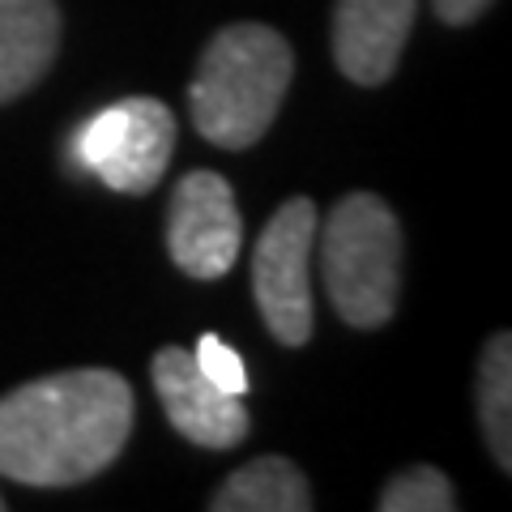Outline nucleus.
<instances>
[{
    "label": "nucleus",
    "mask_w": 512,
    "mask_h": 512,
    "mask_svg": "<svg viewBox=\"0 0 512 512\" xmlns=\"http://www.w3.org/2000/svg\"><path fill=\"white\" fill-rule=\"evenodd\" d=\"M133 389L120 372L77 367L0 397V474L22 487H77L120 457Z\"/></svg>",
    "instance_id": "1"
},
{
    "label": "nucleus",
    "mask_w": 512,
    "mask_h": 512,
    "mask_svg": "<svg viewBox=\"0 0 512 512\" xmlns=\"http://www.w3.org/2000/svg\"><path fill=\"white\" fill-rule=\"evenodd\" d=\"M295 52L274 26L235 22L222 26L205 47L188 86L192 124L222 150L256 146L291 90Z\"/></svg>",
    "instance_id": "2"
},
{
    "label": "nucleus",
    "mask_w": 512,
    "mask_h": 512,
    "mask_svg": "<svg viewBox=\"0 0 512 512\" xmlns=\"http://www.w3.org/2000/svg\"><path fill=\"white\" fill-rule=\"evenodd\" d=\"M325 291L346 325L380 329L397 312L402 286V227L376 192H350L316 231Z\"/></svg>",
    "instance_id": "3"
},
{
    "label": "nucleus",
    "mask_w": 512,
    "mask_h": 512,
    "mask_svg": "<svg viewBox=\"0 0 512 512\" xmlns=\"http://www.w3.org/2000/svg\"><path fill=\"white\" fill-rule=\"evenodd\" d=\"M320 214L308 197H291L265 222L252 248V291L269 333L282 346L312 338V252Z\"/></svg>",
    "instance_id": "4"
},
{
    "label": "nucleus",
    "mask_w": 512,
    "mask_h": 512,
    "mask_svg": "<svg viewBox=\"0 0 512 512\" xmlns=\"http://www.w3.org/2000/svg\"><path fill=\"white\" fill-rule=\"evenodd\" d=\"M175 116L158 99H120L90 116L73 137V154L116 192H150L171 163Z\"/></svg>",
    "instance_id": "5"
},
{
    "label": "nucleus",
    "mask_w": 512,
    "mask_h": 512,
    "mask_svg": "<svg viewBox=\"0 0 512 512\" xmlns=\"http://www.w3.org/2000/svg\"><path fill=\"white\" fill-rule=\"evenodd\" d=\"M167 248L171 261L197 282H214L231 274L244 248V218H239L231 184L214 171H188L175 184L167 214Z\"/></svg>",
    "instance_id": "6"
},
{
    "label": "nucleus",
    "mask_w": 512,
    "mask_h": 512,
    "mask_svg": "<svg viewBox=\"0 0 512 512\" xmlns=\"http://www.w3.org/2000/svg\"><path fill=\"white\" fill-rule=\"evenodd\" d=\"M150 380H154V393L163 402L171 427L184 440L201 448H235L248 440L252 414L244 406V397H231L214 380H205V372L188 350L180 346L158 350L150 363Z\"/></svg>",
    "instance_id": "7"
},
{
    "label": "nucleus",
    "mask_w": 512,
    "mask_h": 512,
    "mask_svg": "<svg viewBox=\"0 0 512 512\" xmlns=\"http://www.w3.org/2000/svg\"><path fill=\"white\" fill-rule=\"evenodd\" d=\"M419 0H338L333 60L355 86H384L402 64Z\"/></svg>",
    "instance_id": "8"
},
{
    "label": "nucleus",
    "mask_w": 512,
    "mask_h": 512,
    "mask_svg": "<svg viewBox=\"0 0 512 512\" xmlns=\"http://www.w3.org/2000/svg\"><path fill=\"white\" fill-rule=\"evenodd\" d=\"M60 47L56 0H0V103L18 99L52 69Z\"/></svg>",
    "instance_id": "9"
},
{
    "label": "nucleus",
    "mask_w": 512,
    "mask_h": 512,
    "mask_svg": "<svg viewBox=\"0 0 512 512\" xmlns=\"http://www.w3.org/2000/svg\"><path fill=\"white\" fill-rule=\"evenodd\" d=\"M214 512H308L312 487L286 457H256L210 495Z\"/></svg>",
    "instance_id": "10"
},
{
    "label": "nucleus",
    "mask_w": 512,
    "mask_h": 512,
    "mask_svg": "<svg viewBox=\"0 0 512 512\" xmlns=\"http://www.w3.org/2000/svg\"><path fill=\"white\" fill-rule=\"evenodd\" d=\"M478 414H483L487 448L504 474L512 470V338L495 333L478 367Z\"/></svg>",
    "instance_id": "11"
},
{
    "label": "nucleus",
    "mask_w": 512,
    "mask_h": 512,
    "mask_svg": "<svg viewBox=\"0 0 512 512\" xmlns=\"http://www.w3.org/2000/svg\"><path fill=\"white\" fill-rule=\"evenodd\" d=\"M457 491L436 466H410L380 491V512H453Z\"/></svg>",
    "instance_id": "12"
},
{
    "label": "nucleus",
    "mask_w": 512,
    "mask_h": 512,
    "mask_svg": "<svg viewBox=\"0 0 512 512\" xmlns=\"http://www.w3.org/2000/svg\"><path fill=\"white\" fill-rule=\"evenodd\" d=\"M192 359H197V367L205 372V380H214L222 393H231V397H244V393H248L244 359H239L235 350L218 338V333H205V338L197 342V350H192Z\"/></svg>",
    "instance_id": "13"
},
{
    "label": "nucleus",
    "mask_w": 512,
    "mask_h": 512,
    "mask_svg": "<svg viewBox=\"0 0 512 512\" xmlns=\"http://www.w3.org/2000/svg\"><path fill=\"white\" fill-rule=\"evenodd\" d=\"M487 5L491 0H436V13H440V22H448V26H470Z\"/></svg>",
    "instance_id": "14"
},
{
    "label": "nucleus",
    "mask_w": 512,
    "mask_h": 512,
    "mask_svg": "<svg viewBox=\"0 0 512 512\" xmlns=\"http://www.w3.org/2000/svg\"><path fill=\"white\" fill-rule=\"evenodd\" d=\"M0 508H5V495H0Z\"/></svg>",
    "instance_id": "15"
}]
</instances>
